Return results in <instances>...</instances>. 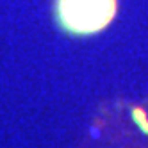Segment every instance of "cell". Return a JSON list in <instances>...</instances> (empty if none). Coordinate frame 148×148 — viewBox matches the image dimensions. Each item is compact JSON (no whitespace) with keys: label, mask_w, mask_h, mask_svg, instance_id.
Here are the masks:
<instances>
[{"label":"cell","mask_w":148,"mask_h":148,"mask_svg":"<svg viewBox=\"0 0 148 148\" xmlns=\"http://www.w3.org/2000/svg\"><path fill=\"white\" fill-rule=\"evenodd\" d=\"M118 0H56L59 25L77 36L100 32L116 16Z\"/></svg>","instance_id":"obj_1"}]
</instances>
